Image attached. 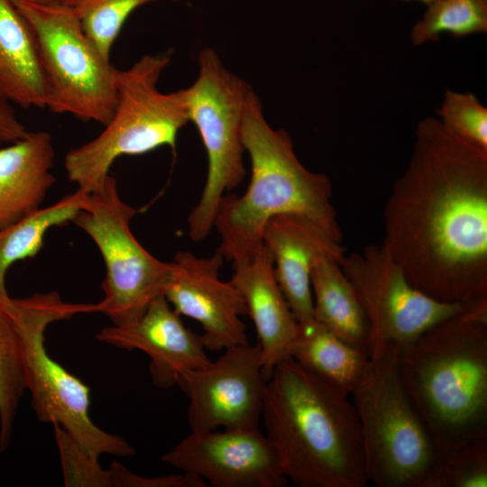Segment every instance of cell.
Masks as SVG:
<instances>
[{
  "label": "cell",
  "instance_id": "6da1fadb",
  "mask_svg": "<svg viewBox=\"0 0 487 487\" xmlns=\"http://www.w3.org/2000/svg\"><path fill=\"white\" fill-rule=\"evenodd\" d=\"M383 228L381 244L417 289L445 303L487 299V150L419 121Z\"/></svg>",
  "mask_w": 487,
  "mask_h": 487
},
{
  "label": "cell",
  "instance_id": "7a4b0ae2",
  "mask_svg": "<svg viewBox=\"0 0 487 487\" xmlns=\"http://www.w3.org/2000/svg\"><path fill=\"white\" fill-rule=\"evenodd\" d=\"M262 418L288 481L299 487L368 483L352 399L290 357L267 381Z\"/></svg>",
  "mask_w": 487,
  "mask_h": 487
},
{
  "label": "cell",
  "instance_id": "3957f363",
  "mask_svg": "<svg viewBox=\"0 0 487 487\" xmlns=\"http://www.w3.org/2000/svg\"><path fill=\"white\" fill-rule=\"evenodd\" d=\"M398 364L438 455L487 436V299L404 345Z\"/></svg>",
  "mask_w": 487,
  "mask_h": 487
},
{
  "label": "cell",
  "instance_id": "277c9868",
  "mask_svg": "<svg viewBox=\"0 0 487 487\" xmlns=\"http://www.w3.org/2000/svg\"><path fill=\"white\" fill-rule=\"evenodd\" d=\"M243 144L251 162L248 187L242 196L226 193L214 221L220 237L216 251L225 260L234 262L253 254L262 244L268 220L282 214L307 216L342 242L330 179L301 163L289 134L269 124L253 89L244 111Z\"/></svg>",
  "mask_w": 487,
  "mask_h": 487
},
{
  "label": "cell",
  "instance_id": "5b68a950",
  "mask_svg": "<svg viewBox=\"0 0 487 487\" xmlns=\"http://www.w3.org/2000/svg\"><path fill=\"white\" fill-rule=\"evenodd\" d=\"M170 55H144L129 69L118 70L117 101L105 129L94 139L69 151L64 160L69 179L78 189L100 190L115 161L161 146H176L189 122L185 89L162 93L158 84Z\"/></svg>",
  "mask_w": 487,
  "mask_h": 487
},
{
  "label": "cell",
  "instance_id": "8992f818",
  "mask_svg": "<svg viewBox=\"0 0 487 487\" xmlns=\"http://www.w3.org/2000/svg\"><path fill=\"white\" fill-rule=\"evenodd\" d=\"M19 335L26 390L41 422L60 425L89 455L124 457L135 449L117 435L98 427L88 414L90 388L48 354L45 331L53 322L96 312V304L64 301L56 292L12 299L5 308Z\"/></svg>",
  "mask_w": 487,
  "mask_h": 487
},
{
  "label": "cell",
  "instance_id": "52a82bcc",
  "mask_svg": "<svg viewBox=\"0 0 487 487\" xmlns=\"http://www.w3.org/2000/svg\"><path fill=\"white\" fill-rule=\"evenodd\" d=\"M400 349L370 357L352 393L368 482L378 487H422L438 456L399 372Z\"/></svg>",
  "mask_w": 487,
  "mask_h": 487
},
{
  "label": "cell",
  "instance_id": "ba28073f",
  "mask_svg": "<svg viewBox=\"0 0 487 487\" xmlns=\"http://www.w3.org/2000/svg\"><path fill=\"white\" fill-rule=\"evenodd\" d=\"M198 63L195 81L184 88L189 122L201 137L207 164L200 198L188 217V236L194 242L208 236L222 198L245 177L243 124L253 89L211 48L199 52Z\"/></svg>",
  "mask_w": 487,
  "mask_h": 487
},
{
  "label": "cell",
  "instance_id": "9c48e42d",
  "mask_svg": "<svg viewBox=\"0 0 487 487\" xmlns=\"http://www.w3.org/2000/svg\"><path fill=\"white\" fill-rule=\"evenodd\" d=\"M13 1L36 37L50 91L47 108L105 125L115 108L119 69L95 48L69 5Z\"/></svg>",
  "mask_w": 487,
  "mask_h": 487
},
{
  "label": "cell",
  "instance_id": "30bf717a",
  "mask_svg": "<svg viewBox=\"0 0 487 487\" xmlns=\"http://www.w3.org/2000/svg\"><path fill=\"white\" fill-rule=\"evenodd\" d=\"M138 210L121 198L109 175L103 188L88 194L73 219L98 248L106 266L103 299L96 312L114 325L139 317L158 297L164 296L173 264L151 254L130 228Z\"/></svg>",
  "mask_w": 487,
  "mask_h": 487
},
{
  "label": "cell",
  "instance_id": "8fae6325",
  "mask_svg": "<svg viewBox=\"0 0 487 487\" xmlns=\"http://www.w3.org/2000/svg\"><path fill=\"white\" fill-rule=\"evenodd\" d=\"M341 266L366 317L369 357L390 347L402 348L436 323L474 303H445L422 293L410 284L381 244L346 254Z\"/></svg>",
  "mask_w": 487,
  "mask_h": 487
},
{
  "label": "cell",
  "instance_id": "7c38bea8",
  "mask_svg": "<svg viewBox=\"0 0 487 487\" xmlns=\"http://www.w3.org/2000/svg\"><path fill=\"white\" fill-rule=\"evenodd\" d=\"M178 385L188 398L191 432L259 427L267 385L259 344L224 350L215 362L184 374Z\"/></svg>",
  "mask_w": 487,
  "mask_h": 487
},
{
  "label": "cell",
  "instance_id": "4fadbf2b",
  "mask_svg": "<svg viewBox=\"0 0 487 487\" xmlns=\"http://www.w3.org/2000/svg\"><path fill=\"white\" fill-rule=\"evenodd\" d=\"M161 459L214 487H283L289 482L259 427L191 432Z\"/></svg>",
  "mask_w": 487,
  "mask_h": 487
},
{
  "label": "cell",
  "instance_id": "5bb4252c",
  "mask_svg": "<svg viewBox=\"0 0 487 487\" xmlns=\"http://www.w3.org/2000/svg\"><path fill=\"white\" fill-rule=\"evenodd\" d=\"M225 258L217 252L200 257L188 251L178 252L164 297L179 315L198 321L205 348L225 350L247 344L244 300L231 280L219 278Z\"/></svg>",
  "mask_w": 487,
  "mask_h": 487
},
{
  "label": "cell",
  "instance_id": "9a60e30c",
  "mask_svg": "<svg viewBox=\"0 0 487 487\" xmlns=\"http://www.w3.org/2000/svg\"><path fill=\"white\" fill-rule=\"evenodd\" d=\"M98 341L126 350L137 349L151 359L153 384L169 389L190 371L211 363L201 335L182 322L164 296L155 299L137 318L101 329Z\"/></svg>",
  "mask_w": 487,
  "mask_h": 487
},
{
  "label": "cell",
  "instance_id": "2e32d148",
  "mask_svg": "<svg viewBox=\"0 0 487 487\" xmlns=\"http://www.w3.org/2000/svg\"><path fill=\"white\" fill-rule=\"evenodd\" d=\"M262 242L271 255L278 282L298 322L314 319L312 268L320 257L342 264L346 255L342 242L314 220L296 214L269 219Z\"/></svg>",
  "mask_w": 487,
  "mask_h": 487
},
{
  "label": "cell",
  "instance_id": "e0dca14e",
  "mask_svg": "<svg viewBox=\"0 0 487 487\" xmlns=\"http://www.w3.org/2000/svg\"><path fill=\"white\" fill-rule=\"evenodd\" d=\"M232 283L241 293L253 322L266 380L274 367L290 357L299 322L278 282L273 260L261 244L250 257L233 262Z\"/></svg>",
  "mask_w": 487,
  "mask_h": 487
},
{
  "label": "cell",
  "instance_id": "ac0fdd59",
  "mask_svg": "<svg viewBox=\"0 0 487 487\" xmlns=\"http://www.w3.org/2000/svg\"><path fill=\"white\" fill-rule=\"evenodd\" d=\"M50 133L27 132L0 148V229L33 214L55 182Z\"/></svg>",
  "mask_w": 487,
  "mask_h": 487
},
{
  "label": "cell",
  "instance_id": "d6986e66",
  "mask_svg": "<svg viewBox=\"0 0 487 487\" xmlns=\"http://www.w3.org/2000/svg\"><path fill=\"white\" fill-rule=\"evenodd\" d=\"M0 93L23 108L47 107L50 96L35 34L13 0H0Z\"/></svg>",
  "mask_w": 487,
  "mask_h": 487
},
{
  "label": "cell",
  "instance_id": "ffe728a7",
  "mask_svg": "<svg viewBox=\"0 0 487 487\" xmlns=\"http://www.w3.org/2000/svg\"><path fill=\"white\" fill-rule=\"evenodd\" d=\"M290 358L350 397L370 363L367 353L345 342L315 319L299 323Z\"/></svg>",
  "mask_w": 487,
  "mask_h": 487
},
{
  "label": "cell",
  "instance_id": "44dd1931",
  "mask_svg": "<svg viewBox=\"0 0 487 487\" xmlns=\"http://www.w3.org/2000/svg\"><path fill=\"white\" fill-rule=\"evenodd\" d=\"M310 281L314 319L369 355L366 317L341 263L328 257L318 258Z\"/></svg>",
  "mask_w": 487,
  "mask_h": 487
},
{
  "label": "cell",
  "instance_id": "7402d4cb",
  "mask_svg": "<svg viewBox=\"0 0 487 487\" xmlns=\"http://www.w3.org/2000/svg\"><path fill=\"white\" fill-rule=\"evenodd\" d=\"M88 194L77 189L54 204L0 229V310H5L11 297L5 287L7 270L16 262L34 257L43 245L47 232L72 222L83 208Z\"/></svg>",
  "mask_w": 487,
  "mask_h": 487
},
{
  "label": "cell",
  "instance_id": "603a6c76",
  "mask_svg": "<svg viewBox=\"0 0 487 487\" xmlns=\"http://www.w3.org/2000/svg\"><path fill=\"white\" fill-rule=\"evenodd\" d=\"M25 390L21 341L7 311L0 310V453L11 442L14 422Z\"/></svg>",
  "mask_w": 487,
  "mask_h": 487
},
{
  "label": "cell",
  "instance_id": "cb8c5ba5",
  "mask_svg": "<svg viewBox=\"0 0 487 487\" xmlns=\"http://www.w3.org/2000/svg\"><path fill=\"white\" fill-rule=\"evenodd\" d=\"M412 28L411 41H437L443 33L455 37L487 32V0H433Z\"/></svg>",
  "mask_w": 487,
  "mask_h": 487
},
{
  "label": "cell",
  "instance_id": "d4e9b609",
  "mask_svg": "<svg viewBox=\"0 0 487 487\" xmlns=\"http://www.w3.org/2000/svg\"><path fill=\"white\" fill-rule=\"evenodd\" d=\"M158 0H66L98 52L111 60V51L125 21L142 5Z\"/></svg>",
  "mask_w": 487,
  "mask_h": 487
},
{
  "label": "cell",
  "instance_id": "484cf974",
  "mask_svg": "<svg viewBox=\"0 0 487 487\" xmlns=\"http://www.w3.org/2000/svg\"><path fill=\"white\" fill-rule=\"evenodd\" d=\"M487 436L438 455L422 487H486Z\"/></svg>",
  "mask_w": 487,
  "mask_h": 487
},
{
  "label": "cell",
  "instance_id": "4316f807",
  "mask_svg": "<svg viewBox=\"0 0 487 487\" xmlns=\"http://www.w3.org/2000/svg\"><path fill=\"white\" fill-rule=\"evenodd\" d=\"M437 114L451 133L487 150V108L474 95L446 90Z\"/></svg>",
  "mask_w": 487,
  "mask_h": 487
},
{
  "label": "cell",
  "instance_id": "83f0119b",
  "mask_svg": "<svg viewBox=\"0 0 487 487\" xmlns=\"http://www.w3.org/2000/svg\"><path fill=\"white\" fill-rule=\"evenodd\" d=\"M65 486L114 487L112 467L103 469L98 457L82 449L58 424H53Z\"/></svg>",
  "mask_w": 487,
  "mask_h": 487
},
{
  "label": "cell",
  "instance_id": "f1b7e54d",
  "mask_svg": "<svg viewBox=\"0 0 487 487\" xmlns=\"http://www.w3.org/2000/svg\"><path fill=\"white\" fill-rule=\"evenodd\" d=\"M27 132L12 103L0 93V148L23 138Z\"/></svg>",
  "mask_w": 487,
  "mask_h": 487
},
{
  "label": "cell",
  "instance_id": "f546056e",
  "mask_svg": "<svg viewBox=\"0 0 487 487\" xmlns=\"http://www.w3.org/2000/svg\"><path fill=\"white\" fill-rule=\"evenodd\" d=\"M37 3H63L66 0H30Z\"/></svg>",
  "mask_w": 487,
  "mask_h": 487
},
{
  "label": "cell",
  "instance_id": "4dcf8cb0",
  "mask_svg": "<svg viewBox=\"0 0 487 487\" xmlns=\"http://www.w3.org/2000/svg\"><path fill=\"white\" fill-rule=\"evenodd\" d=\"M427 5H428L429 3H431L433 0H419Z\"/></svg>",
  "mask_w": 487,
  "mask_h": 487
}]
</instances>
